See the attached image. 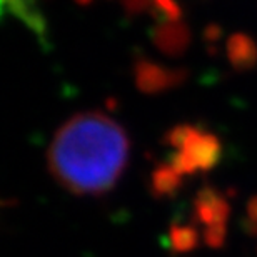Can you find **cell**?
Listing matches in <instances>:
<instances>
[{"mask_svg":"<svg viewBox=\"0 0 257 257\" xmlns=\"http://www.w3.org/2000/svg\"><path fill=\"white\" fill-rule=\"evenodd\" d=\"M120 4L128 14H139L147 9L151 0H120Z\"/></svg>","mask_w":257,"mask_h":257,"instance_id":"cell-11","label":"cell"},{"mask_svg":"<svg viewBox=\"0 0 257 257\" xmlns=\"http://www.w3.org/2000/svg\"><path fill=\"white\" fill-rule=\"evenodd\" d=\"M247 217L250 220H254V222L257 224V195H254V197L249 199V202H247Z\"/></svg>","mask_w":257,"mask_h":257,"instance_id":"cell-12","label":"cell"},{"mask_svg":"<svg viewBox=\"0 0 257 257\" xmlns=\"http://www.w3.org/2000/svg\"><path fill=\"white\" fill-rule=\"evenodd\" d=\"M12 15L32 30L40 45H49V27L39 0H0V20Z\"/></svg>","mask_w":257,"mask_h":257,"instance_id":"cell-3","label":"cell"},{"mask_svg":"<svg viewBox=\"0 0 257 257\" xmlns=\"http://www.w3.org/2000/svg\"><path fill=\"white\" fill-rule=\"evenodd\" d=\"M134 77L136 84L146 94H156L177 85L182 79V74L179 70H169L164 67L149 62L146 59H139L134 65Z\"/></svg>","mask_w":257,"mask_h":257,"instance_id":"cell-5","label":"cell"},{"mask_svg":"<svg viewBox=\"0 0 257 257\" xmlns=\"http://www.w3.org/2000/svg\"><path fill=\"white\" fill-rule=\"evenodd\" d=\"M229 217V200L214 187L200 189L194 199V219L209 227L215 224H227Z\"/></svg>","mask_w":257,"mask_h":257,"instance_id":"cell-4","label":"cell"},{"mask_svg":"<svg viewBox=\"0 0 257 257\" xmlns=\"http://www.w3.org/2000/svg\"><path fill=\"white\" fill-rule=\"evenodd\" d=\"M171 247L176 252H191L199 245V232L191 224H174L171 227Z\"/></svg>","mask_w":257,"mask_h":257,"instance_id":"cell-7","label":"cell"},{"mask_svg":"<svg viewBox=\"0 0 257 257\" xmlns=\"http://www.w3.org/2000/svg\"><path fill=\"white\" fill-rule=\"evenodd\" d=\"M167 142L174 147L169 166L181 176L207 172L220 159L219 139L197 127H174L167 134Z\"/></svg>","mask_w":257,"mask_h":257,"instance_id":"cell-2","label":"cell"},{"mask_svg":"<svg viewBox=\"0 0 257 257\" xmlns=\"http://www.w3.org/2000/svg\"><path fill=\"white\" fill-rule=\"evenodd\" d=\"M242 227H244V230L249 235H252V237H257V224L254 222V220H250L249 217L244 219L242 220Z\"/></svg>","mask_w":257,"mask_h":257,"instance_id":"cell-13","label":"cell"},{"mask_svg":"<svg viewBox=\"0 0 257 257\" xmlns=\"http://www.w3.org/2000/svg\"><path fill=\"white\" fill-rule=\"evenodd\" d=\"M189 34L181 24H162L154 30V42L162 52L179 54L187 45Z\"/></svg>","mask_w":257,"mask_h":257,"instance_id":"cell-6","label":"cell"},{"mask_svg":"<svg viewBox=\"0 0 257 257\" xmlns=\"http://www.w3.org/2000/svg\"><path fill=\"white\" fill-rule=\"evenodd\" d=\"M154 5H156V10H159L164 17L169 20H176L179 19V7L174 0H154Z\"/></svg>","mask_w":257,"mask_h":257,"instance_id":"cell-10","label":"cell"},{"mask_svg":"<svg viewBox=\"0 0 257 257\" xmlns=\"http://www.w3.org/2000/svg\"><path fill=\"white\" fill-rule=\"evenodd\" d=\"M182 176L177 174L171 166L157 167L152 174V189L157 195H172L181 187Z\"/></svg>","mask_w":257,"mask_h":257,"instance_id":"cell-8","label":"cell"},{"mask_svg":"<svg viewBox=\"0 0 257 257\" xmlns=\"http://www.w3.org/2000/svg\"><path fill=\"white\" fill-rule=\"evenodd\" d=\"M131 141L109 115L84 112L55 132L47 152L49 171L64 189L77 195L109 192L125 171Z\"/></svg>","mask_w":257,"mask_h":257,"instance_id":"cell-1","label":"cell"},{"mask_svg":"<svg viewBox=\"0 0 257 257\" xmlns=\"http://www.w3.org/2000/svg\"><path fill=\"white\" fill-rule=\"evenodd\" d=\"M227 237V224H215L204 229V240L209 247L220 249L225 244Z\"/></svg>","mask_w":257,"mask_h":257,"instance_id":"cell-9","label":"cell"},{"mask_svg":"<svg viewBox=\"0 0 257 257\" xmlns=\"http://www.w3.org/2000/svg\"><path fill=\"white\" fill-rule=\"evenodd\" d=\"M94 0H75V4H79V5H90Z\"/></svg>","mask_w":257,"mask_h":257,"instance_id":"cell-14","label":"cell"}]
</instances>
